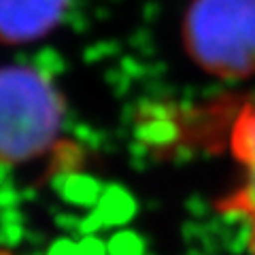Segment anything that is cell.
Returning <instances> with one entry per match:
<instances>
[{"mask_svg":"<svg viewBox=\"0 0 255 255\" xmlns=\"http://www.w3.org/2000/svg\"><path fill=\"white\" fill-rule=\"evenodd\" d=\"M187 49L200 66L226 77L255 70V0H194Z\"/></svg>","mask_w":255,"mask_h":255,"instance_id":"6da1fadb","label":"cell"},{"mask_svg":"<svg viewBox=\"0 0 255 255\" xmlns=\"http://www.w3.org/2000/svg\"><path fill=\"white\" fill-rule=\"evenodd\" d=\"M62 107L53 87L26 68L0 70V157L41 151L58 132Z\"/></svg>","mask_w":255,"mask_h":255,"instance_id":"7a4b0ae2","label":"cell"},{"mask_svg":"<svg viewBox=\"0 0 255 255\" xmlns=\"http://www.w3.org/2000/svg\"><path fill=\"white\" fill-rule=\"evenodd\" d=\"M234 153L245 168L243 187L226 202L228 209L245 215L253 223L255 238V107L247 109L234 128Z\"/></svg>","mask_w":255,"mask_h":255,"instance_id":"3957f363","label":"cell"},{"mask_svg":"<svg viewBox=\"0 0 255 255\" xmlns=\"http://www.w3.org/2000/svg\"><path fill=\"white\" fill-rule=\"evenodd\" d=\"M66 0H0V34H41L62 13Z\"/></svg>","mask_w":255,"mask_h":255,"instance_id":"277c9868","label":"cell"}]
</instances>
